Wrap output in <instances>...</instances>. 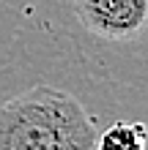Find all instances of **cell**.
Returning <instances> with one entry per match:
<instances>
[{
    "label": "cell",
    "mask_w": 148,
    "mask_h": 150,
    "mask_svg": "<svg viewBox=\"0 0 148 150\" xmlns=\"http://www.w3.org/2000/svg\"><path fill=\"white\" fill-rule=\"evenodd\" d=\"M96 123L69 90L36 85L0 104V150H96Z\"/></svg>",
    "instance_id": "6da1fadb"
},
{
    "label": "cell",
    "mask_w": 148,
    "mask_h": 150,
    "mask_svg": "<svg viewBox=\"0 0 148 150\" xmlns=\"http://www.w3.org/2000/svg\"><path fill=\"white\" fill-rule=\"evenodd\" d=\"M74 14L102 41H132L148 28V0H74Z\"/></svg>",
    "instance_id": "7a4b0ae2"
},
{
    "label": "cell",
    "mask_w": 148,
    "mask_h": 150,
    "mask_svg": "<svg viewBox=\"0 0 148 150\" xmlns=\"http://www.w3.org/2000/svg\"><path fill=\"white\" fill-rule=\"evenodd\" d=\"M145 147H148V128L140 120L115 123L96 137V150H145Z\"/></svg>",
    "instance_id": "3957f363"
}]
</instances>
